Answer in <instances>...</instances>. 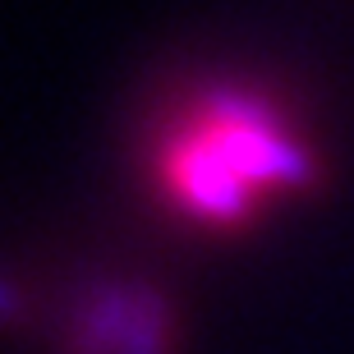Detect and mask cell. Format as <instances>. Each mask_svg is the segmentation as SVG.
Returning <instances> with one entry per match:
<instances>
[{
  "mask_svg": "<svg viewBox=\"0 0 354 354\" xmlns=\"http://www.w3.org/2000/svg\"><path fill=\"white\" fill-rule=\"evenodd\" d=\"M69 354H175V322L152 290H106L74 322Z\"/></svg>",
  "mask_w": 354,
  "mask_h": 354,
  "instance_id": "2",
  "label": "cell"
},
{
  "mask_svg": "<svg viewBox=\"0 0 354 354\" xmlns=\"http://www.w3.org/2000/svg\"><path fill=\"white\" fill-rule=\"evenodd\" d=\"M147 175L171 216L239 235L286 198L317 189L322 161L295 120L253 88H203L157 129Z\"/></svg>",
  "mask_w": 354,
  "mask_h": 354,
  "instance_id": "1",
  "label": "cell"
}]
</instances>
